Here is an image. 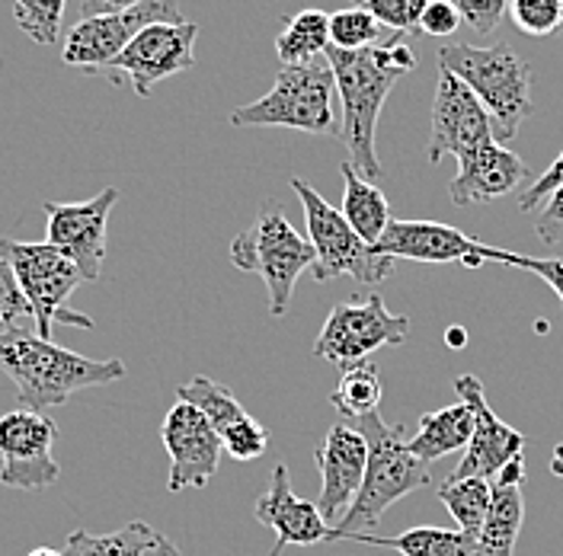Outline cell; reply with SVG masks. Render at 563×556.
<instances>
[{
	"label": "cell",
	"instance_id": "cell-39",
	"mask_svg": "<svg viewBox=\"0 0 563 556\" xmlns=\"http://www.w3.org/2000/svg\"><path fill=\"white\" fill-rule=\"evenodd\" d=\"M461 26V13L449 0H429V7L422 10L420 30L426 35H452Z\"/></svg>",
	"mask_w": 563,
	"mask_h": 556
},
{
	"label": "cell",
	"instance_id": "cell-7",
	"mask_svg": "<svg viewBox=\"0 0 563 556\" xmlns=\"http://www.w3.org/2000/svg\"><path fill=\"white\" fill-rule=\"evenodd\" d=\"M295 196L301 199L305 209V224H308V241L314 246V269L311 276L317 281H333L340 276H350L362 285H382L385 278L394 276V259L378 256L372 246L365 244L343 211H336L308 179H291Z\"/></svg>",
	"mask_w": 563,
	"mask_h": 556
},
{
	"label": "cell",
	"instance_id": "cell-20",
	"mask_svg": "<svg viewBox=\"0 0 563 556\" xmlns=\"http://www.w3.org/2000/svg\"><path fill=\"white\" fill-rule=\"evenodd\" d=\"M528 179V164L499 141L484 144L481 151L457 160L455 179L449 182V199L457 209L464 205H484L496 202L509 192H516Z\"/></svg>",
	"mask_w": 563,
	"mask_h": 556
},
{
	"label": "cell",
	"instance_id": "cell-6",
	"mask_svg": "<svg viewBox=\"0 0 563 556\" xmlns=\"http://www.w3.org/2000/svg\"><path fill=\"white\" fill-rule=\"evenodd\" d=\"M231 263L241 273L263 278L269 291V313L285 316L295 281L301 273L314 269V246L288 224L279 202H266L256 221L231 241Z\"/></svg>",
	"mask_w": 563,
	"mask_h": 556
},
{
	"label": "cell",
	"instance_id": "cell-37",
	"mask_svg": "<svg viewBox=\"0 0 563 556\" xmlns=\"http://www.w3.org/2000/svg\"><path fill=\"white\" fill-rule=\"evenodd\" d=\"M449 3L461 13V20L481 35H490L509 13V0H449Z\"/></svg>",
	"mask_w": 563,
	"mask_h": 556
},
{
	"label": "cell",
	"instance_id": "cell-33",
	"mask_svg": "<svg viewBox=\"0 0 563 556\" xmlns=\"http://www.w3.org/2000/svg\"><path fill=\"white\" fill-rule=\"evenodd\" d=\"M487 263H499V266H509V269H522L538 276L558 298L563 301V259H541V256H522V253H509V249H496L487 246Z\"/></svg>",
	"mask_w": 563,
	"mask_h": 556
},
{
	"label": "cell",
	"instance_id": "cell-2",
	"mask_svg": "<svg viewBox=\"0 0 563 556\" xmlns=\"http://www.w3.org/2000/svg\"><path fill=\"white\" fill-rule=\"evenodd\" d=\"M400 35H390L385 45L362 48V52H343V48H327V62L336 77V93L343 103V119H340V135L336 138L346 144L350 164L365 176L368 182L382 179V164L375 151V135H378V115L385 109L387 97L407 70L394 62V42Z\"/></svg>",
	"mask_w": 563,
	"mask_h": 556
},
{
	"label": "cell",
	"instance_id": "cell-14",
	"mask_svg": "<svg viewBox=\"0 0 563 556\" xmlns=\"http://www.w3.org/2000/svg\"><path fill=\"white\" fill-rule=\"evenodd\" d=\"M164 448L170 454V477H167V492H183V489L209 487V480L218 474L221 460V435L202 416L196 407L176 400L161 429Z\"/></svg>",
	"mask_w": 563,
	"mask_h": 556
},
{
	"label": "cell",
	"instance_id": "cell-1",
	"mask_svg": "<svg viewBox=\"0 0 563 556\" xmlns=\"http://www.w3.org/2000/svg\"><path fill=\"white\" fill-rule=\"evenodd\" d=\"M0 371L16 387L20 410L45 413L52 407L68 403L84 387L122 381L125 362L122 358H106V362L84 358L20 326V330H0Z\"/></svg>",
	"mask_w": 563,
	"mask_h": 556
},
{
	"label": "cell",
	"instance_id": "cell-26",
	"mask_svg": "<svg viewBox=\"0 0 563 556\" xmlns=\"http://www.w3.org/2000/svg\"><path fill=\"white\" fill-rule=\"evenodd\" d=\"M382 400H385V381H382V371L372 358L343 368V378L336 383V390L330 393V407L340 416L355 419V422L378 413Z\"/></svg>",
	"mask_w": 563,
	"mask_h": 556
},
{
	"label": "cell",
	"instance_id": "cell-27",
	"mask_svg": "<svg viewBox=\"0 0 563 556\" xmlns=\"http://www.w3.org/2000/svg\"><path fill=\"white\" fill-rule=\"evenodd\" d=\"M161 531H154L147 522L122 524L112 534H90V531H74L65 541L62 556H139L144 554Z\"/></svg>",
	"mask_w": 563,
	"mask_h": 556
},
{
	"label": "cell",
	"instance_id": "cell-28",
	"mask_svg": "<svg viewBox=\"0 0 563 556\" xmlns=\"http://www.w3.org/2000/svg\"><path fill=\"white\" fill-rule=\"evenodd\" d=\"M490 499L493 480H484V477H464V480H452L449 477L439 487V502L452 512V519L457 522V531H464L474 541H477V534L484 527Z\"/></svg>",
	"mask_w": 563,
	"mask_h": 556
},
{
	"label": "cell",
	"instance_id": "cell-42",
	"mask_svg": "<svg viewBox=\"0 0 563 556\" xmlns=\"http://www.w3.org/2000/svg\"><path fill=\"white\" fill-rule=\"evenodd\" d=\"M493 483H496V487H522V483H526V457H522V454L512 457V460L493 477Z\"/></svg>",
	"mask_w": 563,
	"mask_h": 556
},
{
	"label": "cell",
	"instance_id": "cell-5",
	"mask_svg": "<svg viewBox=\"0 0 563 556\" xmlns=\"http://www.w3.org/2000/svg\"><path fill=\"white\" fill-rule=\"evenodd\" d=\"M333 90L336 77L320 55L305 65H282L276 84L256 103L238 105L231 112V125L256 129V125H279L308 135H340V119L333 115Z\"/></svg>",
	"mask_w": 563,
	"mask_h": 556
},
{
	"label": "cell",
	"instance_id": "cell-34",
	"mask_svg": "<svg viewBox=\"0 0 563 556\" xmlns=\"http://www.w3.org/2000/svg\"><path fill=\"white\" fill-rule=\"evenodd\" d=\"M221 448L231 454L234 460H256L269 448V432L246 413L231 429L221 432Z\"/></svg>",
	"mask_w": 563,
	"mask_h": 556
},
{
	"label": "cell",
	"instance_id": "cell-10",
	"mask_svg": "<svg viewBox=\"0 0 563 556\" xmlns=\"http://www.w3.org/2000/svg\"><path fill=\"white\" fill-rule=\"evenodd\" d=\"M196 35H199V26L189 20L151 23L109 62L103 77H109L112 84L125 77L141 100H147L157 80L174 77L179 70H189L196 65Z\"/></svg>",
	"mask_w": 563,
	"mask_h": 556
},
{
	"label": "cell",
	"instance_id": "cell-44",
	"mask_svg": "<svg viewBox=\"0 0 563 556\" xmlns=\"http://www.w3.org/2000/svg\"><path fill=\"white\" fill-rule=\"evenodd\" d=\"M445 340H449V346L452 348H464L467 346V330H457V326H452V330L445 333Z\"/></svg>",
	"mask_w": 563,
	"mask_h": 556
},
{
	"label": "cell",
	"instance_id": "cell-40",
	"mask_svg": "<svg viewBox=\"0 0 563 556\" xmlns=\"http://www.w3.org/2000/svg\"><path fill=\"white\" fill-rule=\"evenodd\" d=\"M534 231H538L541 244H563V186L544 202V209H541L538 221H534Z\"/></svg>",
	"mask_w": 563,
	"mask_h": 556
},
{
	"label": "cell",
	"instance_id": "cell-19",
	"mask_svg": "<svg viewBox=\"0 0 563 556\" xmlns=\"http://www.w3.org/2000/svg\"><path fill=\"white\" fill-rule=\"evenodd\" d=\"M253 515L256 522L276 531V547L269 556H282L285 547H311V544L333 541V524L320 515L317 502L295 496L285 464L273 470L269 489L256 499Z\"/></svg>",
	"mask_w": 563,
	"mask_h": 556
},
{
	"label": "cell",
	"instance_id": "cell-18",
	"mask_svg": "<svg viewBox=\"0 0 563 556\" xmlns=\"http://www.w3.org/2000/svg\"><path fill=\"white\" fill-rule=\"evenodd\" d=\"M314 460L320 470L317 509L327 522H340L350 512V505L362 489V480H365L368 445L358 429L336 422L317 445Z\"/></svg>",
	"mask_w": 563,
	"mask_h": 556
},
{
	"label": "cell",
	"instance_id": "cell-9",
	"mask_svg": "<svg viewBox=\"0 0 563 556\" xmlns=\"http://www.w3.org/2000/svg\"><path fill=\"white\" fill-rule=\"evenodd\" d=\"M407 336L410 316L390 313L378 294H368L365 301H343L330 311L317 336L314 355L336 362L340 368H350L355 362H365L378 348L404 346Z\"/></svg>",
	"mask_w": 563,
	"mask_h": 556
},
{
	"label": "cell",
	"instance_id": "cell-21",
	"mask_svg": "<svg viewBox=\"0 0 563 556\" xmlns=\"http://www.w3.org/2000/svg\"><path fill=\"white\" fill-rule=\"evenodd\" d=\"M471 435H474V419H471V410L457 400L435 413H422L420 432L407 445L420 460L432 464L445 454L464 452L471 445Z\"/></svg>",
	"mask_w": 563,
	"mask_h": 556
},
{
	"label": "cell",
	"instance_id": "cell-47",
	"mask_svg": "<svg viewBox=\"0 0 563 556\" xmlns=\"http://www.w3.org/2000/svg\"><path fill=\"white\" fill-rule=\"evenodd\" d=\"M352 7H362V0H350Z\"/></svg>",
	"mask_w": 563,
	"mask_h": 556
},
{
	"label": "cell",
	"instance_id": "cell-16",
	"mask_svg": "<svg viewBox=\"0 0 563 556\" xmlns=\"http://www.w3.org/2000/svg\"><path fill=\"white\" fill-rule=\"evenodd\" d=\"M457 400L471 410L474 419V435L471 445L464 448L461 460H457L452 480H464V477H484L493 480L512 457H519L526 448V435L512 425H506L503 419L496 416L487 403L484 383L477 381L474 375H461L455 381Z\"/></svg>",
	"mask_w": 563,
	"mask_h": 556
},
{
	"label": "cell",
	"instance_id": "cell-15",
	"mask_svg": "<svg viewBox=\"0 0 563 556\" xmlns=\"http://www.w3.org/2000/svg\"><path fill=\"white\" fill-rule=\"evenodd\" d=\"M493 122L481 100L457 80L452 70L439 68V87L432 103V138H429V164H439L445 154L457 160L490 144Z\"/></svg>",
	"mask_w": 563,
	"mask_h": 556
},
{
	"label": "cell",
	"instance_id": "cell-4",
	"mask_svg": "<svg viewBox=\"0 0 563 556\" xmlns=\"http://www.w3.org/2000/svg\"><path fill=\"white\" fill-rule=\"evenodd\" d=\"M439 68L452 70L457 80L481 100L493 122V138L512 141L531 115V68L506 42L493 48L445 45L439 52Z\"/></svg>",
	"mask_w": 563,
	"mask_h": 556
},
{
	"label": "cell",
	"instance_id": "cell-46",
	"mask_svg": "<svg viewBox=\"0 0 563 556\" xmlns=\"http://www.w3.org/2000/svg\"><path fill=\"white\" fill-rule=\"evenodd\" d=\"M30 556H62V554H58V551H52V547H35Z\"/></svg>",
	"mask_w": 563,
	"mask_h": 556
},
{
	"label": "cell",
	"instance_id": "cell-11",
	"mask_svg": "<svg viewBox=\"0 0 563 556\" xmlns=\"http://www.w3.org/2000/svg\"><path fill=\"white\" fill-rule=\"evenodd\" d=\"M183 10L176 0H144L139 7L112 16H90L77 20V26L68 33L62 62L68 68L84 74H103L109 62L151 23H183Z\"/></svg>",
	"mask_w": 563,
	"mask_h": 556
},
{
	"label": "cell",
	"instance_id": "cell-36",
	"mask_svg": "<svg viewBox=\"0 0 563 556\" xmlns=\"http://www.w3.org/2000/svg\"><path fill=\"white\" fill-rule=\"evenodd\" d=\"M33 316L20 285H16V276L10 269V259L0 246V330H20L23 320Z\"/></svg>",
	"mask_w": 563,
	"mask_h": 556
},
{
	"label": "cell",
	"instance_id": "cell-38",
	"mask_svg": "<svg viewBox=\"0 0 563 556\" xmlns=\"http://www.w3.org/2000/svg\"><path fill=\"white\" fill-rule=\"evenodd\" d=\"M561 186H563V151L554 157V164H551L544 174L538 176L528 189H522V196H519V209L534 211L541 202H548Z\"/></svg>",
	"mask_w": 563,
	"mask_h": 556
},
{
	"label": "cell",
	"instance_id": "cell-35",
	"mask_svg": "<svg viewBox=\"0 0 563 556\" xmlns=\"http://www.w3.org/2000/svg\"><path fill=\"white\" fill-rule=\"evenodd\" d=\"M362 7L385 26L387 33H410L420 30L422 10L429 7V0H362Z\"/></svg>",
	"mask_w": 563,
	"mask_h": 556
},
{
	"label": "cell",
	"instance_id": "cell-31",
	"mask_svg": "<svg viewBox=\"0 0 563 556\" xmlns=\"http://www.w3.org/2000/svg\"><path fill=\"white\" fill-rule=\"evenodd\" d=\"M13 20L35 45H55L65 23V0H13Z\"/></svg>",
	"mask_w": 563,
	"mask_h": 556
},
{
	"label": "cell",
	"instance_id": "cell-29",
	"mask_svg": "<svg viewBox=\"0 0 563 556\" xmlns=\"http://www.w3.org/2000/svg\"><path fill=\"white\" fill-rule=\"evenodd\" d=\"M176 397H179L183 403L196 407L202 416L209 419L211 425L218 429V435H221L224 429H231L238 419L246 416V410L238 403V397L231 393V387L211 381V378H202V375L192 378L189 383H179V387H176Z\"/></svg>",
	"mask_w": 563,
	"mask_h": 556
},
{
	"label": "cell",
	"instance_id": "cell-32",
	"mask_svg": "<svg viewBox=\"0 0 563 556\" xmlns=\"http://www.w3.org/2000/svg\"><path fill=\"white\" fill-rule=\"evenodd\" d=\"M512 26L531 38L563 33V0H509Z\"/></svg>",
	"mask_w": 563,
	"mask_h": 556
},
{
	"label": "cell",
	"instance_id": "cell-22",
	"mask_svg": "<svg viewBox=\"0 0 563 556\" xmlns=\"http://www.w3.org/2000/svg\"><path fill=\"white\" fill-rule=\"evenodd\" d=\"M526 522V496L522 487H496L487 509L484 527L474 541V556H516V541Z\"/></svg>",
	"mask_w": 563,
	"mask_h": 556
},
{
	"label": "cell",
	"instance_id": "cell-25",
	"mask_svg": "<svg viewBox=\"0 0 563 556\" xmlns=\"http://www.w3.org/2000/svg\"><path fill=\"white\" fill-rule=\"evenodd\" d=\"M330 48V13L308 7L285 20L282 33L276 35V55L282 65H305L327 55Z\"/></svg>",
	"mask_w": 563,
	"mask_h": 556
},
{
	"label": "cell",
	"instance_id": "cell-45",
	"mask_svg": "<svg viewBox=\"0 0 563 556\" xmlns=\"http://www.w3.org/2000/svg\"><path fill=\"white\" fill-rule=\"evenodd\" d=\"M551 474L563 480V445H558V448H554V457H551Z\"/></svg>",
	"mask_w": 563,
	"mask_h": 556
},
{
	"label": "cell",
	"instance_id": "cell-43",
	"mask_svg": "<svg viewBox=\"0 0 563 556\" xmlns=\"http://www.w3.org/2000/svg\"><path fill=\"white\" fill-rule=\"evenodd\" d=\"M139 556H183V554H179V547H176L170 537H164V534H161V537H157V541H154V544Z\"/></svg>",
	"mask_w": 563,
	"mask_h": 556
},
{
	"label": "cell",
	"instance_id": "cell-24",
	"mask_svg": "<svg viewBox=\"0 0 563 556\" xmlns=\"http://www.w3.org/2000/svg\"><path fill=\"white\" fill-rule=\"evenodd\" d=\"M343 541L368 544V547H387L400 556H474V537L464 531H449V527H410L394 537H378V534H346Z\"/></svg>",
	"mask_w": 563,
	"mask_h": 556
},
{
	"label": "cell",
	"instance_id": "cell-23",
	"mask_svg": "<svg viewBox=\"0 0 563 556\" xmlns=\"http://www.w3.org/2000/svg\"><path fill=\"white\" fill-rule=\"evenodd\" d=\"M340 174H343V209L340 211L350 221L352 231L365 244L375 246L390 224V205H387L385 192L375 182H368L352 164H343Z\"/></svg>",
	"mask_w": 563,
	"mask_h": 556
},
{
	"label": "cell",
	"instance_id": "cell-17",
	"mask_svg": "<svg viewBox=\"0 0 563 556\" xmlns=\"http://www.w3.org/2000/svg\"><path fill=\"white\" fill-rule=\"evenodd\" d=\"M372 249L378 256L413 259V263H429V266H439V263H455L464 269L487 266V256H484L487 244L439 221H394L390 218L382 241Z\"/></svg>",
	"mask_w": 563,
	"mask_h": 556
},
{
	"label": "cell",
	"instance_id": "cell-12",
	"mask_svg": "<svg viewBox=\"0 0 563 556\" xmlns=\"http://www.w3.org/2000/svg\"><path fill=\"white\" fill-rule=\"evenodd\" d=\"M55 438L58 425L45 413L13 410L0 416V483L23 492L52 487L62 477V467L52 457Z\"/></svg>",
	"mask_w": 563,
	"mask_h": 556
},
{
	"label": "cell",
	"instance_id": "cell-30",
	"mask_svg": "<svg viewBox=\"0 0 563 556\" xmlns=\"http://www.w3.org/2000/svg\"><path fill=\"white\" fill-rule=\"evenodd\" d=\"M397 33H387L385 26L365 10V7H350L330 16V45L343 52H362L385 45L387 38Z\"/></svg>",
	"mask_w": 563,
	"mask_h": 556
},
{
	"label": "cell",
	"instance_id": "cell-13",
	"mask_svg": "<svg viewBox=\"0 0 563 556\" xmlns=\"http://www.w3.org/2000/svg\"><path fill=\"white\" fill-rule=\"evenodd\" d=\"M119 202V189L106 186L93 199L84 202H45V244L58 246L74 266L84 273V281L103 276L106 224Z\"/></svg>",
	"mask_w": 563,
	"mask_h": 556
},
{
	"label": "cell",
	"instance_id": "cell-41",
	"mask_svg": "<svg viewBox=\"0 0 563 556\" xmlns=\"http://www.w3.org/2000/svg\"><path fill=\"white\" fill-rule=\"evenodd\" d=\"M139 3H144V0H80V20L125 13V10H132V7H139Z\"/></svg>",
	"mask_w": 563,
	"mask_h": 556
},
{
	"label": "cell",
	"instance_id": "cell-3",
	"mask_svg": "<svg viewBox=\"0 0 563 556\" xmlns=\"http://www.w3.org/2000/svg\"><path fill=\"white\" fill-rule=\"evenodd\" d=\"M355 429L368 445V464L350 512L340 519V524H333V541H343L346 534H365V527L382 522V515L397 499L429 487V464L410 452L400 425H387L378 413H372L358 419Z\"/></svg>",
	"mask_w": 563,
	"mask_h": 556
},
{
	"label": "cell",
	"instance_id": "cell-8",
	"mask_svg": "<svg viewBox=\"0 0 563 556\" xmlns=\"http://www.w3.org/2000/svg\"><path fill=\"white\" fill-rule=\"evenodd\" d=\"M0 246L10 259V269L16 276V285L35 316L38 336L52 340V326L65 323L77 330H93V316L80 311H70L68 298L74 288L84 281V273L74 266L58 246L52 244H23L13 237H0Z\"/></svg>",
	"mask_w": 563,
	"mask_h": 556
}]
</instances>
